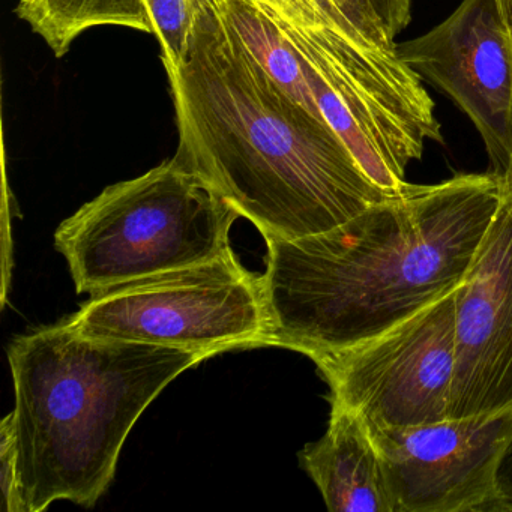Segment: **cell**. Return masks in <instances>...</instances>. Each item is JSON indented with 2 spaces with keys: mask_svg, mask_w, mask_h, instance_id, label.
Here are the masks:
<instances>
[{
  "mask_svg": "<svg viewBox=\"0 0 512 512\" xmlns=\"http://www.w3.org/2000/svg\"><path fill=\"white\" fill-rule=\"evenodd\" d=\"M499 490L502 496V512H512V442L500 463Z\"/></svg>",
  "mask_w": 512,
  "mask_h": 512,
  "instance_id": "ac0fdd59",
  "label": "cell"
},
{
  "mask_svg": "<svg viewBox=\"0 0 512 512\" xmlns=\"http://www.w3.org/2000/svg\"><path fill=\"white\" fill-rule=\"evenodd\" d=\"M239 212L178 158L107 187L55 233L77 293L208 262L230 248Z\"/></svg>",
  "mask_w": 512,
  "mask_h": 512,
  "instance_id": "277c9868",
  "label": "cell"
},
{
  "mask_svg": "<svg viewBox=\"0 0 512 512\" xmlns=\"http://www.w3.org/2000/svg\"><path fill=\"white\" fill-rule=\"evenodd\" d=\"M367 430L395 512H502L499 469L512 442V410Z\"/></svg>",
  "mask_w": 512,
  "mask_h": 512,
  "instance_id": "ba28073f",
  "label": "cell"
},
{
  "mask_svg": "<svg viewBox=\"0 0 512 512\" xmlns=\"http://www.w3.org/2000/svg\"><path fill=\"white\" fill-rule=\"evenodd\" d=\"M256 4V2H254ZM272 17L299 56L308 85L328 124L365 175L391 196L409 187L407 167L421 160L425 143H442V128L424 80L398 58L346 32L293 25Z\"/></svg>",
  "mask_w": 512,
  "mask_h": 512,
  "instance_id": "5b68a950",
  "label": "cell"
},
{
  "mask_svg": "<svg viewBox=\"0 0 512 512\" xmlns=\"http://www.w3.org/2000/svg\"><path fill=\"white\" fill-rule=\"evenodd\" d=\"M512 410V160L496 212L455 290L451 418Z\"/></svg>",
  "mask_w": 512,
  "mask_h": 512,
  "instance_id": "30bf717a",
  "label": "cell"
},
{
  "mask_svg": "<svg viewBox=\"0 0 512 512\" xmlns=\"http://www.w3.org/2000/svg\"><path fill=\"white\" fill-rule=\"evenodd\" d=\"M253 2L271 8L293 25L307 26V28L328 26V28L346 32L356 40L367 41L350 25L349 20L335 7L332 0H253Z\"/></svg>",
  "mask_w": 512,
  "mask_h": 512,
  "instance_id": "5bb4252c",
  "label": "cell"
},
{
  "mask_svg": "<svg viewBox=\"0 0 512 512\" xmlns=\"http://www.w3.org/2000/svg\"><path fill=\"white\" fill-rule=\"evenodd\" d=\"M499 199L500 175L461 173L410 184L319 235L265 238L268 346L340 352L454 292Z\"/></svg>",
  "mask_w": 512,
  "mask_h": 512,
  "instance_id": "7a4b0ae2",
  "label": "cell"
},
{
  "mask_svg": "<svg viewBox=\"0 0 512 512\" xmlns=\"http://www.w3.org/2000/svg\"><path fill=\"white\" fill-rule=\"evenodd\" d=\"M350 25L376 47L395 50V40L380 22L371 0H332Z\"/></svg>",
  "mask_w": 512,
  "mask_h": 512,
  "instance_id": "2e32d148",
  "label": "cell"
},
{
  "mask_svg": "<svg viewBox=\"0 0 512 512\" xmlns=\"http://www.w3.org/2000/svg\"><path fill=\"white\" fill-rule=\"evenodd\" d=\"M398 58L475 125L502 175L512 160V34L496 0H463L427 34L395 44Z\"/></svg>",
  "mask_w": 512,
  "mask_h": 512,
  "instance_id": "9c48e42d",
  "label": "cell"
},
{
  "mask_svg": "<svg viewBox=\"0 0 512 512\" xmlns=\"http://www.w3.org/2000/svg\"><path fill=\"white\" fill-rule=\"evenodd\" d=\"M154 35L160 41L164 70L178 65L194 19L193 0H145Z\"/></svg>",
  "mask_w": 512,
  "mask_h": 512,
  "instance_id": "4fadbf2b",
  "label": "cell"
},
{
  "mask_svg": "<svg viewBox=\"0 0 512 512\" xmlns=\"http://www.w3.org/2000/svg\"><path fill=\"white\" fill-rule=\"evenodd\" d=\"M181 61L166 70L175 158L199 173L263 238L319 235L392 199L328 121L266 74L211 0H193Z\"/></svg>",
  "mask_w": 512,
  "mask_h": 512,
  "instance_id": "6da1fadb",
  "label": "cell"
},
{
  "mask_svg": "<svg viewBox=\"0 0 512 512\" xmlns=\"http://www.w3.org/2000/svg\"><path fill=\"white\" fill-rule=\"evenodd\" d=\"M199 350L82 334L67 322L8 346L17 472L26 512L56 500L91 508L115 478L128 434Z\"/></svg>",
  "mask_w": 512,
  "mask_h": 512,
  "instance_id": "3957f363",
  "label": "cell"
},
{
  "mask_svg": "<svg viewBox=\"0 0 512 512\" xmlns=\"http://www.w3.org/2000/svg\"><path fill=\"white\" fill-rule=\"evenodd\" d=\"M455 290L365 343L314 356L311 361L331 389L332 406L379 428L421 427L451 418Z\"/></svg>",
  "mask_w": 512,
  "mask_h": 512,
  "instance_id": "52a82bcc",
  "label": "cell"
},
{
  "mask_svg": "<svg viewBox=\"0 0 512 512\" xmlns=\"http://www.w3.org/2000/svg\"><path fill=\"white\" fill-rule=\"evenodd\" d=\"M499 5L500 13H502L503 20L508 25L509 31L512 34V0H496Z\"/></svg>",
  "mask_w": 512,
  "mask_h": 512,
  "instance_id": "d6986e66",
  "label": "cell"
},
{
  "mask_svg": "<svg viewBox=\"0 0 512 512\" xmlns=\"http://www.w3.org/2000/svg\"><path fill=\"white\" fill-rule=\"evenodd\" d=\"M85 335L199 350L215 356L268 346L262 280L232 248L215 259L91 296L65 320Z\"/></svg>",
  "mask_w": 512,
  "mask_h": 512,
  "instance_id": "8992f818",
  "label": "cell"
},
{
  "mask_svg": "<svg viewBox=\"0 0 512 512\" xmlns=\"http://www.w3.org/2000/svg\"><path fill=\"white\" fill-rule=\"evenodd\" d=\"M0 463H2V496L7 512H26L20 494L19 472H17L16 437H14L13 412L5 416L0 424Z\"/></svg>",
  "mask_w": 512,
  "mask_h": 512,
  "instance_id": "9a60e30c",
  "label": "cell"
},
{
  "mask_svg": "<svg viewBox=\"0 0 512 512\" xmlns=\"http://www.w3.org/2000/svg\"><path fill=\"white\" fill-rule=\"evenodd\" d=\"M299 461L332 512H395L382 460L367 425L332 406L328 430L299 452Z\"/></svg>",
  "mask_w": 512,
  "mask_h": 512,
  "instance_id": "8fae6325",
  "label": "cell"
},
{
  "mask_svg": "<svg viewBox=\"0 0 512 512\" xmlns=\"http://www.w3.org/2000/svg\"><path fill=\"white\" fill-rule=\"evenodd\" d=\"M380 22L392 38H397L412 19V0H371Z\"/></svg>",
  "mask_w": 512,
  "mask_h": 512,
  "instance_id": "e0dca14e",
  "label": "cell"
},
{
  "mask_svg": "<svg viewBox=\"0 0 512 512\" xmlns=\"http://www.w3.org/2000/svg\"><path fill=\"white\" fill-rule=\"evenodd\" d=\"M16 14L46 41L56 58H64L83 32L100 26L154 34L145 0H20Z\"/></svg>",
  "mask_w": 512,
  "mask_h": 512,
  "instance_id": "7c38bea8",
  "label": "cell"
}]
</instances>
